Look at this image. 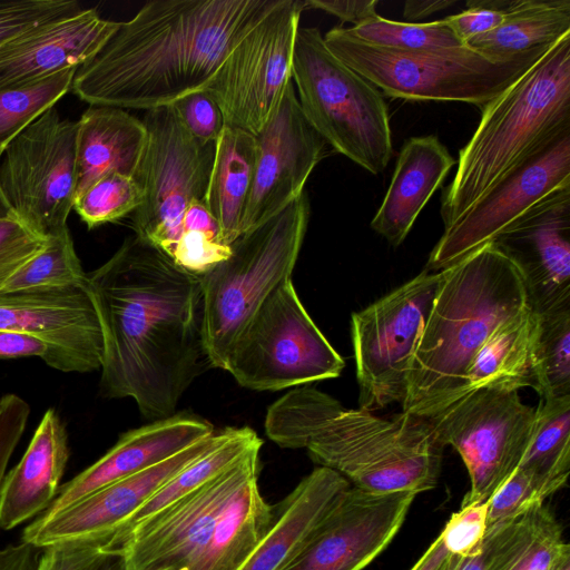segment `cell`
Instances as JSON below:
<instances>
[{
    "mask_svg": "<svg viewBox=\"0 0 570 570\" xmlns=\"http://www.w3.org/2000/svg\"><path fill=\"white\" fill-rule=\"evenodd\" d=\"M102 330L101 393L131 397L156 421L175 414L208 367L200 276L138 236L87 274Z\"/></svg>",
    "mask_w": 570,
    "mask_h": 570,
    "instance_id": "obj_1",
    "label": "cell"
},
{
    "mask_svg": "<svg viewBox=\"0 0 570 570\" xmlns=\"http://www.w3.org/2000/svg\"><path fill=\"white\" fill-rule=\"evenodd\" d=\"M282 0H155L79 67L90 106L150 110L204 89L232 49Z\"/></svg>",
    "mask_w": 570,
    "mask_h": 570,
    "instance_id": "obj_2",
    "label": "cell"
},
{
    "mask_svg": "<svg viewBox=\"0 0 570 570\" xmlns=\"http://www.w3.org/2000/svg\"><path fill=\"white\" fill-rule=\"evenodd\" d=\"M266 435L284 449H305L320 466L372 492L433 489L444 445L429 419L401 412L391 420L346 410L313 387H294L265 417Z\"/></svg>",
    "mask_w": 570,
    "mask_h": 570,
    "instance_id": "obj_3",
    "label": "cell"
},
{
    "mask_svg": "<svg viewBox=\"0 0 570 570\" xmlns=\"http://www.w3.org/2000/svg\"><path fill=\"white\" fill-rule=\"evenodd\" d=\"M528 306L519 269L493 242L443 269L412 357L402 412L432 419L462 397L479 350Z\"/></svg>",
    "mask_w": 570,
    "mask_h": 570,
    "instance_id": "obj_4",
    "label": "cell"
},
{
    "mask_svg": "<svg viewBox=\"0 0 570 570\" xmlns=\"http://www.w3.org/2000/svg\"><path fill=\"white\" fill-rule=\"evenodd\" d=\"M566 134H570V35L482 108L478 128L459 151L454 178L442 194L444 228Z\"/></svg>",
    "mask_w": 570,
    "mask_h": 570,
    "instance_id": "obj_5",
    "label": "cell"
},
{
    "mask_svg": "<svg viewBox=\"0 0 570 570\" xmlns=\"http://www.w3.org/2000/svg\"><path fill=\"white\" fill-rule=\"evenodd\" d=\"M323 37L338 59L386 96L419 101H461L480 108L522 77L553 46L494 60L465 45L432 50L380 47L356 39L343 27H335Z\"/></svg>",
    "mask_w": 570,
    "mask_h": 570,
    "instance_id": "obj_6",
    "label": "cell"
},
{
    "mask_svg": "<svg viewBox=\"0 0 570 570\" xmlns=\"http://www.w3.org/2000/svg\"><path fill=\"white\" fill-rule=\"evenodd\" d=\"M301 194L284 209L230 244L232 253L200 276L204 338L212 367L224 370L246 324L279 286L291 279L309 219Z\"/></svg>",
    "mask_w": 570,
    "mask_h": 570,
    "instance_id": "obj_7",
    "label": "cell"
},
{
    "mask_svg": "<svg viewBox=\"0 0 570 570\" xmlns=\"http://www.w3.org/2000/svg\"><path fill=\"white\" fill-rule=\"evenodd\" d=\"M292 80L311 126L332 148L373 175L392 157V130L382 91L338 59L317 28L299 27Z\"/></svg>",
    "mask_w": 570,
    "mask_h": 570,
    "instance_id": "obj_8",
    "label": "cell"
},
{
    "mask_svg": "<svg viewBox=\"0 0 570 570\" xmlns=\"http://www.w3.org/2000/svg\"><path fill=\"white\" fill-rule=\"evenodd\" d=\"M344 366L289 279L266 298L239 333L224 370L246 389L279 391L335 379Z\"/></svg>",
    "mask_w": 570,
    "mask_h": 570,
    "instance_id": "obj_9",
    "label": "cell"
},
{
    "mask_svg": "<svg viewBox=\"0 0 570 570\" xmlns=\"http://www.w3.org/2000/svg\"><path fill=\"white\" fill-rule=\"evenodd\" d=\"M142 122L147 145L135 179L144 199L132 213V226L136 236L169 257L186 208L195 200L204 203L215 142L193 137L169 105L147 110Z\"/></svg>",
    "mask_w": 570,
    "mask_h": 570,
    "instance_id": "obj_10",
    "label": "cell"
},
{
    "mask_svg": "<svg viewBox=\"0 0 570 570\" xmlns=\"http://www.w3.org/2000/svg\"><path fill=\"white\" fill-rule=\"evenodd\" d=\"M443 271H423L351 318L360 409L374 412L403 402L412 357Z\"/></svg>",
    "mask_w": 570,
    "mask_h": 570,
    "instance_id": "obj_11",
    "label": "cell"
},
{
    "mask_svg": "<svg viewBox=\"0 0 570 570\" xmlns=\"http://www.w3.org/2000/svg\"><path fill=\"white\" fill-rule=\"evenodd\" d=\"M77 121L48 109L4 149L0 194L8 210L49 237L67 226L77 188Z\"/></svg>",
    "mask_w": 570,
    "mask_h": 570,
    "instance_id": "obj_12",
    "label": "cell"
},
{
    "mask_svg": "<svg viewBox=\"0 0 570 570\" xmlns=\"http://www.w3.org/2000/svg\"><path fill=\"white\" fill-rule=\"evenodd\" d=\"M535 407L519 391L479 389L429 419L443 445L461 456L470 490L461 507L487 502L520 465L529 446Z\"/></svg>",
    "mask_w": 570,
    "mask_h": 570,
    "instance_id": "obj_13",
    "label": "cell"
},
{
    "mask_svg": "<svg viewBox=\"0 0 570 570\" xmlns=\"http://www.w3.org/2000/svg\"><path fill=\"white\" fill-rule=\"evenodd\" d=\"M306 1L282 0L227 55L204 89L219 106L225 126L256 135L286 86L299 18Z\"/></svg>",
    "mask_w": 570,
    "mask_h": 570,
    "instance_id": "obj_14",
    "label": "cell"
},
{
    "mask_svg": "<svg viewBox=\"0 0 570 570\" xmlns=\"http://www.w3.org/2000/svg\"><path fill=\"white\" fill-rule=\"evenodd\" d=\"M259 450L249 451L224 472L110 544L120 549L127 570H185L206 543L234 494L258 474Z\"/></svg>",
    "mask_w": 570,
    "mask_h": 570,
    "instance_id": "obj_15",
    "label": "cell"
},
{
    "mask_svg": "<svg viewBox=\"0 0 570 570\" xmlns=\"http://www.w3.org/2000/svg\"><path fill=\"white\" fill-rule=\"evenodd\" d=\"M570 187V134L510 173L444 232L433 247L426 271H443L482 246L549 195Z\"/></svg>",
    "mask_w": 570,
    "mask_h": 570,
    "instance_id": "obj_16",
    "label": "cell"
},
{
    "mask_svg": "<svg viewBox=\"0 0 570 570\" xmlns=\"http://www.w3.org/2000/svg\"><path fill=\"white\" fill-rule=\"evenodd\" d=\"M256 158L242 235L264 223L304 193L326 141L305 118L293 80L276 108L254 135Z\"/></svg>",
    "mask_w": 570,
    "mask_h": 570,
    "instance_id": "obj_17",
    "label": "cell"
},
{
    "mask_svg": "<svg viewBox=\"0 0 570 570\" xmlns=\"http://www.w3.org/2000/svg\"><path fill=\"white\" fill-rule=\"evenodd\" d=\"M415 495L372 492L351 484L284 570H363L396 535Z\"/></svg>",
    "mask_w": 570,
    "mask_h": 570,
    "instance_id": "obj_18",
    "label": "cell"
},
{
    "mask_svg": "<svg viewBox=\"0 0 570 570\" xmlns=\"http://www.w3.org/2000/svg\"><path fill=\"white\" fill-rule=\"evenodd\" d=\"M218 432L137 474L111 483L50 515L40 514L22 534L39 549L66 543L108 544L169 479L215 444Z\"/></svg>",
    "mask_w": 570,
    "mask_h": 570,
    "instance_id": "obj_19",
    "label": "cell"
},
{
    "mask_svg": "<svg viewBox=\"0 0 570 570\" xmlns=\"http://www.w3.org/2000/svg\"><path fill=\"white\" fill-rule=\"evenodd\" d=\"M0 328L46 343L50 367L86 373L100 370L104 336L95 304L85 287H61L0 295Z\"/></svg>",
    "mask_w": 570,
    "mask_h": 570,
    "instance_id": "obj_20",
    "label": "cell"
},
{
    "mask_svg": "<svg viewBox=\"0 0 570 570\" xmlns=\"http://www.w3.org/2000/svg\"><path fill=\"white\" fill-rule=\"evenodd\" d=\"M493 243L519 269L532 311L570 308V187L531 207Z\"/></svg>",
    "mask_w": 570,
    "mask_h": 570,
    "instance_id": "obj_21",
    "label": "cell"
},
{
    "mask_svg": "<svg viewBox=\"0 0 570 570\" xmlns=\"http://www.w3.org/2000/svg\"><path fill=\"white\" fill-rule=\"evenodd\" d=\"M95 9L52 18L0 43V91L19 88L91 60L118 29Z\"/></svg>",
    "mask_w": 570,
    "mask_h": 570,
    "instance_id": "obj_22",
    "label": "cell"
},
{
    "mask_svg": "<svg viewBox=\"0 0 570 570\" xmlns=\"http://www.w3.org/2000/svg\"><path fill=\"white\" fill-rule=\"evenodd\" d=\"M214 432L212 423L186 413L130 430L98 461L61 485L41 514H53L111 483L159 464Z\"/></svg>",
    "mask_w": 570,
    "mask_h": 570,
    "instance_id": "obj_23",
    "label": "cell"
},
{
    "mask_svg": "<svg viewBox=\"0 0 570 570\" xmlns=\"http://www.w3.org/2000/svg\"><path fill=\"white\" fill-rule=\"evenodd\" d=\"M70 455L66 428L55 409L43 414L19 463L0 490V528L11 530L45 512L57 497Z\"/></svg>",
    "mask_w": 570,
    "mask_h": 570,
    "instance_id": "obj_24",
    "label": "cell"
},
{
    "mask_svg": "<svg viewBox=\"0 0 570 570\" xmlns=\"http://www.w3.org/2000/svg\"><path fill=\"white\" fill-rule=\"evenodd\" d=\"M351 483L336 471L318 466L274 507L272 524L240 570H284Z\"/></svg>",
    "mask_w": 570,
    "mask_h": 570,
    "instance_id": "obj_25",
    "label": "cell"
},
{
    "mask_svg": "<svg viewBox=\"0 0 570 570\" xmlns=\"http://www.w3.org/2000/svg\"><path fill=\"white\" fill-rule=\"evenodd\" d=\"M454 163L435 135L406 139L387 191L371 220L372 229L392 246L401 245Z\"/></svg>",
    "mask_w": 570,
    "mask_h": 570,
    "instance_id": "obj_26",
    "label": "cell"
},
{
    "mask_svg": "<svg viewBox=\"0 0 570 570\" xmlns=\"http://www.w3.org/2000/svg\"><path fill=\"white\" fill-rule=\"evenodd\" d=\"M146 145L142 120L121 108L89 107L77 120L76 196L111 173L135 178Z\"/></svg>",
    "mask_w": 570,
    "mask_h": 570,
    "instance_id": "obj_27",
    "label": "cell"
},
{
    "mask_svg": "<svg viewBox=\"0 0 570 570\" xmlns=\"http://www.w3.org/2000/svg\"><path fill=\"white\" fill-rule=\"evenodd\" d=\"M258 474L234 494L216 521L206 543L185 570H240L274 518L258 489Z\"/></svg>",
    "mask_w": 570,
    "mask_h": 570,
    "instance_id": "obj_28",
    "label": "cell"
},
{
    "mask_svg": "<svg viewBox=\"0 0 570 570\" xmlns=\"http://www.w3.org/2000/svg\"><path fill=\"white\" fill-rule=\"evenodd\" d=\"M256 158L254 135L226 127L215 142V156L204 204L230 246L240 235Z\"/></svg>",
    "mask_w": 570,
    "mask_h": 570,
    "instance_id": "obj_29",
    "label": "cell"
},
{
    "mask_svg": "<svg viewBox=\"0 0 570 570\" xmlns=\"http://www.w3.org/2000/svg\"><path fill=\"white\" fill-rule=\"evenodd\" d=\"M538 326L539 315L528 306L498 327L470 364L464 394L484 387L514 391L533 387Z\"/></svg>",
    "mask_w": 570,
    "mask_h": 570,
    "instance_id": "obj_30",
    "label": "cell"
},
{
    "mask_svg": "<svg viewBox=\"0 0 570 570\" xmlns=\"http://www.w3.org/2000/svg\"><path fill=\"white\" fill-rule=\"evenodd\" d=\"M570 35V0H515L493 30L468 40L465 46L505 60Z\"/></svg>",
    "mask_w": 570,
    "mask_h": 570,
    "instance_id": "obj_31",
    "label": "cell"
},
{
    "mask_svg": "<svg viewBox=\"0 0 570 570\" xmlns=\"http://www.w3.org/2000/svg\"><path fill=\"white\" fill-rule=\"evenodd\" d=\"M263 441L248 426H230L218 431V439L215 444L169 479L134 513L108 546L112 544L141 521L204 485L232 466L246 453L254 449H261Z\"/></svg>",
    "mask_w": 570,
    "mask_h": 570,
    "instance_id": "obj_32",
    "label": "cell"
},
{
    "mask_svg": "<svg viewBox=\"0 0 570 570\" xmlns=\"http://www.w3.org/2000/svg\"><path fill=\"white\" fill-rule=\"evenodd\" d=\"M518 468L566 485L570 472V396L540 399L531 440Z\"/></svg>",
    "mask_w": 570,
    "mask_h": 570,
    "instance_id": "obj_33",
    "label": "cell"
},
{
    "mask_svg": "<svg viewBox=\"0 0 570 570\" xmlns=\"http://www.w3.org/2000/svg\"><path fill=\"white\" fill-rule=\"evenodd\" d=\"M87 274L68 227L47 237L45 247L0 286V295L61 287H85Z\"/></svg>",
    "mask_w": 570,
    "mask_h": 570,
    "instance_id": "obj_34",
    "label": "cell"
},
{
    "mask_svg": "<svg viewBox=\"0 0 570 570\" xmlns=\"http://www.w3.org/2000/svg\"><path fill=\"white\" fill-rule=\"evenodd\" d=\"M533 377L540 399L570 396V308L539 315Z\"/></svg>",
    "mask_w": 570,
    "mask_h": 570,
    "instance_id": "obj_35",
    "label": "cell"
},
{
    "mask_svg": "<svg viewBox=\"0 0 570 570\" xmlns=\"http://www.w3.org/2000/svg\"><path fill=\"white\" fill-rule=\"evenodd\" d=\"M540 505L488 530L475 554L459 557L448 553L440 570H513L533 542Z\"/></svg>",
    "mask_w": 570,
    "mask_h": 570,
    "instance_id": "obj_36",
    "label": "cell"
},
{
    "mask_svg": "<svg viewBox=\"0 0 570 570\" xmlns=\"http://www.w3.org/2000/svg\"><path fill=\"white\" fill-rule=\"evenodd\" d=\"M78 68H68L36 82L0 91V158L7 146L71 90Z\"/></svg>",
    "mask_w": 570,
    "mask_h": 570,
    "instance_id": "obj_37",
    "label": "cell"
},
{
    "mask_svg": "<svg viewBox=\"0 0 570 570\" xmlns=\"http://www.w3.org/2000/svg\"><path fill=\"white\" fill-rule=\"evenodd\" d=\"M356 39L380 47L401 50H432L464 46L442 20L400 22L379 14L357 26L346 28Z\"/></svg>",
    "mask_w": 570,
    "mask_h": 570,
    "instance_id": "obj_38",
    "label": "cell"
},
{
    "mask_svg": "<svg viewBox=\"0 0 570 570\" xmlns=\"http://www.w3.org/2000/svg\"><path fill=\"white\" fill-rule=\"evenodd\" d=\"M142 199V189L134 177L111 173L77 195L72 209L91 229L134 213Z\"/></svg>",
    "mask_w": 570,
    "mask_h": 570,
    "instance_id": "obj_39",
    "label": "cell"
},
{
    "mask_svg": "<svg viewBox=\"0 0 570 570\" xmlns=\"http://www.w3.org/2000/svg\"><path fill=\"white\" fill-rule=\"evenodd\" d=\"M560 489L556 482L518 468L487 501L488 530L543 504L548 497Z\"/></svg>",
    "mask_w": 570,
    "mask_h": 570,
    "instance_id": "obj_40",
    "label": "cell"
},
{
    "mask_svg": "<svg viewBox=\"0 0 570 570\" xmlns=\"http://www.w3.org/2000/svg\"><path fill=\"white\" fill-rule=\"evenodd\" d=\"M37 570H127L117 547L66 543L41 549Z\"/></svg>",
    "mask_w": 570,
    "mask_h": 570,
    "instance_id": "obj_41",
    "label": "cell"
},
{
    "mask_svg": "<svg viewBox=\"0 0 570 570\" xmlns=\"http://www.w3.org/2000/svg\"><path fill=\"white\" fill-rule=\"evenodd\" d=\"M81 8L76 0H0V43L32 26Z\"/></svg>",
    "mask_w": 570,
    "mask_h": 570,
    "instance_id": "obj_42",
    "label": "cell"
},
{
    "mask_svg": "<svg viewBox=\"0 0 570 570\" xmlns=\"http://www.w3.org/2000/svg\"><path fill=\"white\" fill-rule=\"evenodd\" d=\"M487 502L461 507L451 515L440 533L448 553L459 557L475 554L482 547L488 530Z\"/></svg>",
    "mask_w": 570,
    "mask_h": 570,
    "instance_id": "obj_43",
    "label": "cell"
},
{
    "mask_svg": "<svg viewBox=\"0 0 570 570\" xmlns=\"http://www.w3.org/2000/svg\"><path fill=\"white\" fill-rule=\"evenodd\" d=\"M47 238L12 214L0 216V286L39 253Z\"/></svg>",
    "mask_w": 570,
    "mask_h": 570,
    "instance_id": "obj_44",
    "label": "cell"
},
{
    "mask_svg": "<svg viewBox=\"0 0 570 570\" xmlns=\"http://www.w3.org/2000/svg\"><path fill=\"white\" fill-rule=\"evenodd\" d=\"M169 106L185 129L202 142H216L225 128L219 106L205 89L193 91Z\"/></svg>",
    "mask_w": 570,
    "mask_h": 570,
    "instance_id": "obj_45",
    "label": "cell"
},
{
    "mask_svg": "<svg viewBox=\"0 0 570 570\" xmlns=\"http://www.w3.org/2000/svg\"><path fill=\"white\" fill-rule=\"evenodd\" d=\"M232 253L230 246L202 232H185L180 235L169 258L180 268L202 276Z\"/></svg>",
    "mask_w": 570,
    "mask_h": 570,
    "instance_id": "obj_46",
    "label": "cell"
},
{
    "mask_svg": "<svg viewBox=\"0 0 570 570\" xmlns=\"http://www.w3.org/2000/svg\"><path fill=\"white\" fill-rule=\"evenodd\" d=\"M511 1H468V9L443 19L464 45L471 38L497 28Z\"/></svg>",
    "mask_w": 570,
    "mask_h": 570,
    "instance_id": "obj_47",
    "label": "cell"
},
{
    "mask_svg": "<svg viewBox=\"0 0 570 570\" xmlns=\"http://www.w3.org/2000/svg\"><path fill=\"white\" fill-rule=\"evenodd\" d=\"M30 413L28 403L16 394L0 399V490L9 460L18 445Z\"/></svg>",
    "mask_w": 570,
    "mask_h": 570,
    "instance_id": "obj_48",
    "label": "cell"
},
{
    "mask_svg": "<svg viewBox=\"0 0 570 570\" xmlns=\"http://www.w3.org/2000/svg\"><path fill=\"white\" fill-rule=\"evenodd\" d=\"M38 356L50 365L49 346L37 337L21 332L0 328V360Z\"/></svg>",
    "mask_w": 570,
    "mask_h": 570,
    "instance_id": "obj_49",
    "label": "cell"
},
{
    "mask_svg": "<svg viewBox=\"0 0 570 570\" xmlns=\"http://www.w3.org/2000/svg\"><path fill=\"white\" fill-rule=\"evenodd\" d=\"M377 0H307L306 7L323 10L337 17L343 22H351L354 26H357L377 14Z\"/></svg>",
    "mask_w": 570,
    "mask_h": 570,
    "instance_id": "obj_50",
    "label": "cell"
},
{
    "mask_svg": "<svg viewBox=\"0 0 570 570\" xmlns=\"http://www.w3.org/2000/svg\"><path fill=\"white\" fill-rule=\"evenodd\" d=\"M41 549L24 542L0 549V570H37Z\"/></svg>",
    "mask_w": 570,
    "mask_h": 570,
    "instance_id": "obj_51",
    "label": "cell"
},
{
    "mask_svg": "<svg viewBox=\"0 0 570 570\" xmlns=\"http://www.w3.org/2000/svg\"><path fill=\"white\" fill-rule=\"evenodd\" d=\"M180 227L181 234L191 230L202 232L222 243L220 227L203 202L195 200L189 204L184 213Z\"/></svg>",
    "mask_w": 570,
    "mask_h": 570,
    "instance_id": "obj_52",
    "label": "cell"
},
{
    "mask_svg": "<svg viewBox=\"0 0 570 570\" xmlns=\"http://www.w3.org/2000/svg\"><path fill=\"white\" fill-rule=\"evenodd\" d=\"M453 0H426V1H406L404 4L403 16L410 20L423 19L438 11L444 10L453 6Z\"/></svg>",
    "mask_w": 570,
    "mask_h": 570,
    "instance_id": "obj_53",
    "label": "cell"
},
{
    "mask_svg": "<svg viewBox=\"0 0 570 570\" xmlns=\"http://www.w3.org/2000/svg\"><path fill=\"white\" fill-rule=\"evenodd\" d=\"M448 552L438 537L410 570H440Z\"/></svg>",
    "mask_w": 570,
    "mask_h": 570,
    "instance_id": "obj_54",
    "label": "cell"
},
{
    "mask_svg": "<svg viewBox=\"0 0 570 570\" xmlns=\"http://www.w3.org/2000/svg\"><path fill=\"white\" fill-rule=\"evenodd\" d=\"M551 570H570V547H569V544L557 557Z\"/></svg>",
    "mask_w": 570,
    "mask_h": 570,
    "instance_id": "obj_55",
    "label": "cell"
},
{
    "mask_svg": "<svg viewBox=\"0 0 570 570\" xmlns=\"http://www.w3.org/2000/svg\"><path fill=\"white\" fill-rule=\"evenodd\" d=\"M8 214H11V213L8 210L3 199L1 197V194H0V216H4V215H8Z\"/></svg>",
    "mask_w": 570,
    "mask_h": 570,
    "instance_id": "obj_56",
    "label": "cell"
},
{
    "mask_svg": "<svg viewBox=\"0 0 570 570\" xmlns=\"http://www.w3.org/2000/svg\"><path fill=\"white\" fill-rule=\"evenodd\" d=\"M158 570H180V569H177V568H164V569H158Z\"/></svg>",
    "mask_w": 570,
    "mask_h": 570,
    "instance_id": "obj_57",
    "label": "cell"
}]
</instances>
